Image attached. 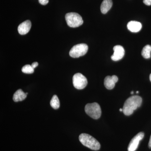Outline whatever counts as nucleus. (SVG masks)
Listing matches in <instances>:
<instances>
[{
    "instance_id": "1",
    "label": "nucleus",
    "mask_w": 151,
    "mask_h": 151,
    "mask_svg": "<svg viewBox=\"0 0 151 151\" xmlns=\"http://www.w3.org/2000/svg\"><path fill=\"white\" fill-rule=\"evenodd\" d=\"M142 102V97L134 95L129 97L126 100L123 107V113L126 116L132 115L135 110L140 107Z\"/></svg>"
},
{
    "instance_id": "2",
    "label": "nucleus",
    "mask_w": 151,
    "mask_h": 151,
    "mask_svg": "<svg viewBox=\"0 0 151 151\" xmlns=\"http://www.w3.org/2000/svg\"><path fill=\"white\" fill-rule=\"evenodd\" d=\"M79 140L83 145L93 150H98L100 148V143L91 135L81 134L79 136Z\"/></svg>"
},
{
    "instance_id": "3",
    "label": "nucleus",
    "mask_w": 151,
    "mask_h": 151,
    "mask_svg": "<svg viewBox=\"0 0 151 151\" xmlns=\"http://www.w3.org/2000/svg\"><path fill=\"white\" fill-rule=\"evenodd\" d=\"M65 19L68 25L70 27H78L83 23V19L77 13L70 12L66 14Z\"/></svg>"
},
{
    "instance_id": "4",
    "label": "nucleus",
    "mask_w": 151,
    "mask_h": 151,
    "mask_svg": "<svg viewBox=\"0 0 151 151\" xmlns=\"http://www.w3.org/2000/svg\"><path fill=\"white\" fill-rule=\"evenodd\" d=\"M85 111L88 116L94 119H99L102 113L100 105L97 103L86 104Z\"/></svg>"
},
{
    "instance_id": "5",
    "label": "nucleus",
    "mask_w": 151,
    "mask_h": 151,
    "mask_svg": "<svg viewBox=\"0 0 151 151\" xmlns=\"http://www.w3.org/2000/svg\"><path fill=\"white\" fill-rule=\"evenodd\" d=\"M88 50V46L86 44L81 43L74 45L69 52L70 56L73 58H77L86 54Z\"/></svg>"
},
{
    "instance_id": "6",
    "label": "nucleus",
    "mask_w": 151,
    "mask_h": 151,
    "mask_svg": "<svg viewBox=\"0 0 151 151\" xmlns=\"http://www.w3.org/2000/svg\"><path fill=\"white\" fill-rule=\"evenodd\" d=\"M73 86L78 89H84L87 84V80L85 76L81 73H76L73 77Z\"/></svg>"
},
{
    "instance_id": "7",
    "label": "nucleus",
    "mask_w": 151,
    "mask_h": 151,
    "mask_svg": "<svg viewBox=\"0 0 151 151\" xmlns=\"http://www.w3.org/2000/svg\"><path fill=\"white\" fill-rule=\"evenodd\" d=\"M145 134L142 132H139L136 135L132 140L131 141L129 146L128 151H135L137 149L140 141L142 140L144 138Z\"/></svg>"
},
{
    "instance_id": "8",
    "label": "nucleus",
    "mask_w": 151,
    "mask_h": 151,
    "mask_svg": "<svg viewBox=\"0 0 151 151\" xmlns=\"http://www.w3.org/2000/svg\"><path fill=\"white\" fill-rule=\"evenodd\" d=\"M114 53L111 57V59L114 61H118L123 58L125 54V50L121 45H116L113 47Z\"/></svg>"
},
{
    "instance_id": "9",
    "label": "nucleus",
    "mask_w": 151,
    "mask_h": 151,
    "mask_svg": "<svg viewBox=\"0 0 151 151\" xmlns=\"http://www.w3.org/2000/svg\"><path fill=\"white\" fill-rule=\"evenodd\" d=\"M31 26V22L27 20L19 24L18 27V31L19 34L24 35L29 32Z\"/></svg>"
},
{
    "instance_id": "10",
    "label": "nucleus",
    "mask_w": 151,
    "mask_h": 151,
    "mask_svg": "<svg viewBox=\"0 0 151 151\" xmlns=\"http://www.w3.org/2000/svg\"><path fill=\"white\" fill-rule=\"evenodd\" d=\"M128 29L132 32H138L141 30L142 25L140 22L135 21H132L127 24Z\"/></svg>"
},
{
    "instance_id": "11",
    "label": "nucleus",
    "mask_w": 151,
    "mask_h": 151,
    "mask_svg": "<svg viewBox=\"0 0 151 151\" xmlns=\"http://www.w3.org/2000/svg\"><path fill=\"white\" fill-rule=\"evenodd\" d=\"M113 6V2L112 0H104L101 4L100 9L101 12L105 14L111 9Z\"/></svg>"
},
{
    "instance_id": "12",
    "label": "nucleus",
    "mask_w": 151,
    "mask_h": 151,
    "mask_svg": "<svg viewBox=\"0 0 151 151\" xmlns=\"http://www.w3.org/2000/svg\"><path fill=\"white\" fill-rule=\"evenodd\" d=\"M27 95L21 89H19L15 92L13 95V99L14 102H18L19 101H22L26 98Z\"/></svg>"
},
{
    "instance_id": "13",
    "label": "nucleus",
    "mask_w": 151,
    "mask_h": 151,
    "mask_svg": "<svg viewBox=\"0 0 151 151\" xmlns=\"http://www.w3.org/2000/svg\"><path fill=\"white\" fill-rule=\"evenodd\" d=\"M116 82L113 80L112 76H106L104 80V85L105 87L108 89H112L115 87Z\"/></svg>"
},
{
    "instance_id": "14",
    "label": "nucleus",
    "mask_w": 151,
    "mask_h": 151,
    "mask_svg": "<svg viewBox=\"0 0 151 151\" xmlns=\"http://www.w3.org/2000/svg\"><path fill=\"white\" fill-rule=\"evenodd\" d=\"M151 46L150 45H147L144 47L142 52V56L148 59L151 57Z\"/></svg>"
},
{
    "instance_id": "15",
    "label": "nucleus",
    "mask_w": 151,
    "mask_h": 151,
    "mask_svg": "<svg viewBox=\"0 0 151 151\" xmlns=\"http://www.w3.org/2000/svg\"><path fill=\"white\" fill-rule=\"evenodd\" d=\"M50 105L54 109H58L60 107V102L58 97L56 95H54L50 100Z\"/></svg>"
},
{
    "instance_id": "16",
    "label": "nucleus",
    "mask_w": 151,
    "mask_h": 151,
    "mask_svg": "<svg viewBox=\"0 0 151 151\" xmlns=\"http://www.w3.org/2000/svg\"><path fill=\"white\" fill-rule=\"evenodd\" d=\"M22 72L27 74H31L34 72V69L32 67L31 65H26L22 67Z\"/></svg>"
},
{
    "instance_id": "17",
    "label": "nucleus",
    "mask_w": 151,
    "mask_h": 151,
    "mask_svg": "<svg viewBox=\"0 0 151 151\" xmlns=\"http://www.w3.org/2000/svg\"><path fill=\"white\" fill-rule=\"evenodd\" d=\"M39 2L42 5H46L49 2V0H39Z\"/></svg>"
},
{
    "instance_id": "18",
    "label": "nucleus",
    "mask_w": 151,
    "mask_h": 151,
    "mask_svg": "<svg viewBox=\"0 0 151 151\" xmlns=\"http://www.w3.org/2000/svg\"><path fill=\"white\" fill-rule=\"evenodd\" d=\"M143 2L146 5H151V0H143Z\"/></svg>"
},
{
    "instance_id": "19",
    "label": "nucleus",
    "mask_w": 151,
    "mask_h": 151,
    "mask_svg": "<svg viewBox=\"0 0 151 151\" xmlns=\"http://www.w3.org/2000/svg\"><path fill=\"white\" fill-rule=\"evenodd\" d=\"M38 65V63L37 62L33 63L31 65L32 66V67L34 68V69L36 67H37Z\"/></svg>"
},
{
    "instance_id": "20",
    "label": "nucleus",
    "mask_w": 151,
    "mask_h": 151,
    "mask_svg": "<svg viewBox=\"0 0 151 151\" xmlns=\"http://www.w3.org/2000/svg\"><path fill=\"white\" fill-rule=\"evenodd\" d=\"M149 147L151 149V136L150 138V141H149Z\"/></svg>"
},
{
    "instance_id": "21",
    "label": "nucleus",
    "mask_w": 151,
    "mask_h": 151,
    "mask_svg": "<svg viewBox=\"0 0 151 151\" xmlns=\"http://www.w3.org/2000/svg\"><path fill=\"white\" fill-rule=\"evenodd\" d=\"M123 111V108H121V109H120V111H121V112H122Z\"/></svg>"
},
{
    "instance_id": "22",
    "label": "nucleus",
    "mask_w": 151,
    "mask_h": 151,
    "mask_svg": "<svg viewBox=\"0 0 151 151\" xmlns=\"http://www.w3.org/2000/svg\"><path fill=\"white\" fill-rule=\"evenodd\" d=\"M150 80L151 82V73L150 74Z\"/></svg>"
},
{
    "instance_id": "23",
    "label": "nucleus",
    "mask_w": 151,
    "mask_h": 151,
    "mask_svg": "<svg viewBox=\"0 0 151 151\" xmlns=\"http://www.w3.org/2000/svg\"><path fill=\"white\" fill-rule=\"evenodd\" d=\"M134 93V92H133V91H132V92H131V94H133Z\"/></svg>"
},
{
    "instance_id": "24",
    "label": "nucleus",
    "mask_w": 151,
    "mask_h": 151,
    "mask_svg": "<svg viewBox=\"0 0 151 151\" xmlns=\"http://www.w3.org/2000/svg\"><path fill=\"white\" fill-rule=\"evenodd\" d=\"M26 94L27 95V94H28L27 92V93H26Z\"/></svg>"
},
{
    "instance_id": "25",
    "label": "nucleus",
    "mask_w": 151,
    "mask_h": 151,
    "mask_svg": "<svg viewBox=\"0 0 151 151\" xmlns=\"http://www.w3.org/2000/svg\"><path fill=\"white\" fill-rule=\"evenodd\" d=\"M139 92H138V91H137V93H139Z\"/></svg>"
}]
</instances>
